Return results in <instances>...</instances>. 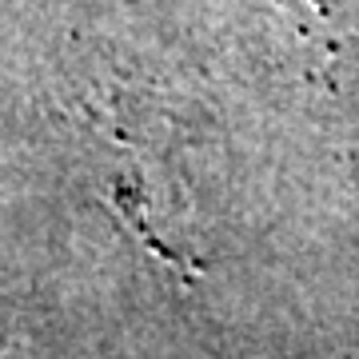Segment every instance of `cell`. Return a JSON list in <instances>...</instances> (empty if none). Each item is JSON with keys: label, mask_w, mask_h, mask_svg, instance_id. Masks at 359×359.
Segmentation results:
<instances>
[{"label": "cell", "mask_w": 359, "mask_h": 359, "mask_svg": "<svg viewBox=\"0 0 359 359\" xmlns=\"http://www.w3.org/2000/svg\"><path fill=\"white\" fill-rule=\"evenodd\" d=\"M0 359H32V355L20 344H8V347H0Z\"/></svg>", "instance_id": "6da1fadb"}]
</instances>
